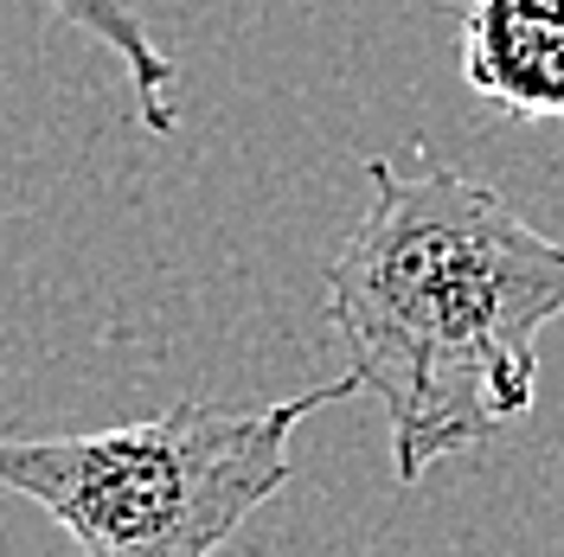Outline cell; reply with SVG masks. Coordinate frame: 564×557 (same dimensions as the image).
Wrapping results in <instances>:
<instances>
[{"mask_svg":"<svg viewBox=\"0 0 564 557\" xmlns=\"http://www.w3.org/2000/svg\"><path fill=\"white\" fill-rule=\"evenodd\" d=\"M462 84L513 122H564V0H468Z\"/></svg>","mask_w":564,"mask_h":557,"instance_id":"3","label":"cell"},{"mask_svg":"<svg viewBox=\"0 0 564 557\" xmlns=\"http://www.w3.org/2000/svg\"><path fill=\"white\" fill-rule=\"evenodd\" d=\"M58 20H70L77 33H90L104 52L122 58L129 84H135V109H141V129L154 135H174L180 129V103H174V84H180V65L154 45V33L141 26V13L129 0H45Z\"/></svg>","mask_w":564,"mask_h":557,"instance_id":"4","label":"cell"},{"mask_svg":"<svg viewBox=\"0 0 564 557\" xmlns=\"http://www.w3.org/2000/svg\"><path fill=\"white\" fill-rule=\"evenodd\" d=\"M366 186L321 308L386 404L391 474L411 488L532 411L539 334L564 314V244L443 161L398 174L372 154Z\"/></svg>","mask_w":564,"mask_h":557,"instance_id":"1","label":"cell"},{"mask_svg":"<svg viewBox=\"0 0 564 557\" xmlns=\"http://www.w3.org/2000/svg\"><path fill=\"white\" fill-rule=\"evenodd\" d=\"M366 391L359 372L257 411L174 404L97 436H0V488L45 506L84 557H212L270 506L295 461V429Z\"/></svg>","mask_w":564,"mask_h":557,"instance_id":"2","label":"cell"}]
</instances>
